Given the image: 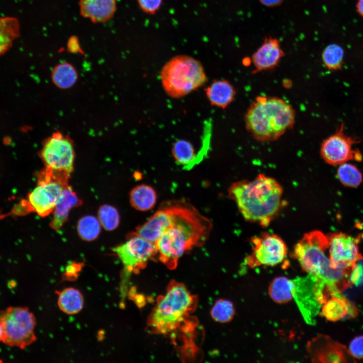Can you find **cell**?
I'll list each match as a JSON object with an SVG mask.
<instances>
[{
  "instance_id": "1",
  "label": "cell",
  "mask_w": 363,
  "mask_h": 363,
  "mask_svg": "<svg viewBox=\"0 0 363 363\" xmlns=\"http://www.w3.org/2000/svg\"><path fill=\"white\" fill-rule=\"evenodd\" d=\"M160 206L166 212L168 224L155 244L159 260L169 269H174L186 252L205 244L213 224L186 200H169Z\"/></svg>"
},
{
  "instance_id": "2",
  "label": "cell",
  "mask_w": 363,
  "mask_h": 363,
  "mask_svg": "<svg viewBox=\"0 0 363 363\" xmlns=\"http://www.w3.org/2000/svg\"><path fill=\"white\" fill-rule=\"evenodd\" d=\"M228 195L246 220L262 227L270 224L283 205L281 186L263 174L253 180L233 183L228 189Z\"/></svg>"
},
{
  "instance_id": "3",
  "label": "cell",
  "mask_w": 363,
  "mask_h": 363,
  "mask_svg": "<svg viewBox=\"0 0 363 363\" xmlns=\"http://www.w3.org/2000/svg\"><path fill=\"white\" fill-rule=\"evenodd\" d=\"M328 239L319 230L305 233L295 244L294 258L304 270L322 281L332 292H341L352 284L351 271L333 268L327 255Z\"/></svg>"
},
{
  "instance_id": "4",
  "label": "cell",
  "mask_w": 363,
  "mask_h": 363,
  "mask_svg": "<svg viewBox=\"0 0 363 363\" xmlns=\"http://www.w3.org/2000/svg\"><path fill=\"white\" fill-rule=\"evenodd\" d=\"M293 107L276 97L258 96L251 103L245 116L247 130L261 142L275 141L295 122Z\"/></svg>"
},
{
  "instance_id": "5",
  "label": "cell",
  "mask_w": 363,
  "mask_h": 363,
  "mask_svg": "<svg viewBox=\"0 0 363 363\" xmlns=\"http://www.w3.org/2000/svg\"><path fill=\"white\" fill-rule=\"evenodd\" d=\"M196 298L182 283L173 282L160 296L148 325L154 333L167 334L177 329L196 306Z\"/></svg>"
},
{
  "instance_id": "6",
  "label": "cell",
  "mask_w": 363,
  "mask_h": 363,
  "mask_svg": "<svg viewBox=\"0 0 363 363\" xmlns=\"http://www.w3.org/2000/svg\"><path fill=\"white\" fill-rule=\"evenodd\" d=\"M161 81L166 93L171 97H183L203 85L207 78L201 64L193 57L178 55L162 68Z\"/></svg>"
},
{
  "instance_id": "7",
  "label": "cell",
  "mask_w": 363,
  "mask_h": 363,
  "mask_svg": "<svg viewBox=\"0 0 363 363\" xmlns=\"http://www.w3.org/2000/svg\"><path fill=\"white\" fill-rule=\"evenodd\" d=\"M36 324L34 315L27 307H10L1 311L2 341L10 346L24 349L36 340Z\"/></svg>"
},
{
  "instance_id": "8",
  "label": "cell",
  "mask_w": 363,
  "mask_h": 363,
  "mask_svg": "<svg viewBox=\"0 0 363 363\" xmlns=\"http://www.w3.org/2000/svg\"><path fill=\"white\" fill-rule=\"evenodd\" d=\"M46 168L52 176L68 183L74 169L75 152L72 142L59 133H55L44 142L40 153Z\"/></svg>"
},
{
  "instance_id": "9",
  "label": "cell",
  "mask_w": 363,
  "mask_h": 363,
  "mask_svg": "<svg viewBox=\"0 0 363 363\" xmlns=\"http://www.w3.org/2000/svg\"><path fill=\"white\" fill-rule=\"evenodd\" d=\"M304 277L293 280V298L306 321L314 322V318L318 314L322 305L331 294L327 286L316 277L309 274Z\"/></svg>"
},
{
  "instance_id": "10",
  "label": "cell",
  "mask_w": 363,
  "mask_h": 363,
  "mask_svg": "<svg viewBox=\"0 0 363 363\" xmlns=\"http://www.w3.org/2000/svg\"><path fill=\"white\" fill-rule=\"evenodd\" d=\"M251 242L252 250L246 259V264L251 268L275 266L282 262L286 257V245L277 234L264 233L252 237Z\"/></svg>"
},
{
  "instance_id": "11",
  "label": "cell",
  "mask_w": 363,
  "mask_h": 363,
  "mask_svg": "<svg viewBox=\"0 0 363 363\" xmlns=\"http://www.w3.org/2000/svg\"><path fill=\"white\" fill-rule=\"evenodd\" d=\"M68 184L54 178L44 170L42 171L37 187L29 194L26 201L29 212H35L42 217L49 215Z\"/></svg>"
},
{
  "instance_id": "12",
  "label": "cell",
  "mask_w": 363,
  "mask_h": 363,
  "mask_svg": "<svg viewBox=\"0 0 363 363\" xmlns=\"http://www.w3.org/2000/svg\"><path fill=\"white\" fill-rule=\"evenodd\" d=\"M327 236L328 255L333 268L351 271L363 259L358 246L359 237L342 232L331 233Z\"/></svg>"
},
{
  "instance_id": "13",
  "label": "cell",
  "mask_w": 363,
  "mask_h": 363,
  "mask_svg": "<svg viewBox=\"0 0 363 363\" xmlns=\"http://www.w3.org/2000/svg\"><path fill=\"white\" fill-rule=\"evenodd\" d=\"M112 251L120 260L125 269L129 272L145 268L147 263L158 254L155 243L147 240L136 232L131 234L125 243L114 248Z\"/></svg>"
},
{
  "instance_id": "14",
  "label": "cell",
  "mask_w": 363,
  "mask_h": 363,
  "mask_svg": "<svg viewBox=\"0 0 363 363\" xmlns=\"http://www.w3.org/2000/svg\"><path fill=\"white\" fill-rule=\"evenodd\" d=\"M359 142V139L345 134L342 124L334 134L323 141L320 153L324 161L330 165H340L352 160L361 161L360 152L353 148V145Z\"/></svg>"
},
{
  "instance_id": "15",
  "label": "cell",
  "mask_w": 363,
  "mask_h": 363,
  "mask_svg": "<svg viewBox=\"0 0 363 363\" xmlns=\"http://www.w3.org/2000/svg\"><path fill=\"white\" fill-rule=\"evenodd\" d=\"M307 351L315 362H345L351 357L345 346L324 335L309 341Z\"/></svg>"
},
{
  "instance_id": "16",
  "label": "cell",
  "mask_w": 363,
  "mask_h": 363,
  "mask_svg": "<svg viewBox=\"0 0 363 363\" xmlns=\"http://www.w3.org/2000/svg\"><path fill=\"white\" fill-rule=\"evenodd\" d=\"M284 55L280 40L270 36L266 37L252 55L251 60L255 68L254 72L275 68Z\"/></svg>"
},
{
  "instance_id": "17",
  "label": "cell",
  "mask_w": 363,
  "mask_h": 363,
  "mask_svg": "<svg viewBox=\"0 0 363 363\" xmlns=\"http://www.w3.org/2000/svg\"><path fill=\"white\" fill-rule=\"evenodd\" d=\"M82 16L94 23H104L114 16L116 9V0H79Z\"/></svg>"
},
{
  "instance_id": "18",
  "label": "cell",
  "mask_w": 363,
  "mask_h": 363,
  "mask_svg": "<svg viewBox=\"0 0 363 363\" xmlns=\"http://www.w3.org/2000/svg\"><path fill=\"white\" fill-rule=\"evenodd\" d=\"M82 203V201L72 187L69 184L65 186L53 211L50 227L55 230L61 228L68 220L70 210L73 208L81 205Z\"/></svg>"
},
{
  "instance_id": "19",
  "label": "cell",
  "mask_w": 363,
  "mask_h": 363,
  "mask_svg": "<svg viewBox=\"0 0 363 363\" xmlns=\"http://www.w3.org/2000/svg\"><path fill=\"white\" fill-rule=\"evenodd\" d=\"M323 316L330 321H337L347 317H354L357 314L356 307L340 292L332 293L321 307Z\"/></svg>"
},
{
  "instance_id": "20",
  "label": "cell",
  "mask_w": 363,
  "mask_h": 363,
  "mask_svg": "<svg viewBox=\"0 0 363 363\" xmlns=\"http://www.w3.org/2000/svg\"><path fill=\"white\" fill-rule=\"evenodd\" d=\"M206 93L212 105L225 108L233 101L235 91L228 81L220 80L212 83L207 88Z\"/></svg>"
},
{
  "instance_id": "21",
  "label": "cell",
  "mask_w": 363,
  "mask_h": 363,
  "mask_svg": "<svg viewBox=\"0 0 363 363\" xmlns=\"http://www.w3.org/2000/svg\"><path fill=\"white\" fill-rule=\"evenodd\" d=\"M57 306L61 311L68 315H75L80 312L84 305V298L81 291L69 287L60 291H56Z\"/></svg>"
},
{
  "instance_id": "22",
  "label": "cell",
  "mask_w": 363,
  "mask_h": 363,
  "mask_svg": "<svg viewBox=\"0 0 363 363\" xmlns=\"http://www.w3.org/2000/svg\"><path fill=\"white\" fill-rule=\"evenodd\" d=\"M157 199V194L154 188L146 184L135 187L130 193L131 205L140 211L151 210L155 206Z\"/></svg>"
},
{
  "instance_id": "23",
  "label": "cell",
  "mask_w": 363,
  "mask_h": 363,
  "mask_svg": "<svg viewBox=\"0 0 363 363\" xmlns=\"http://www.w3.org/2000/svg\"><path fill=\"white\" fill-rule=\"evenodd\" d=\"M20 32V23L16 18L0 17V57L11 48Z\"/></svg>"
},
{
  "instance_id": "24",
  "label": "cell",
  "mask_w": 363,
  "mask_h": 363,
  "mask_svg": "<svg viewBox=\"0 0 363 363\" xmlns=\"http://www.w3.org/2000/svg\"><path fill=\"white\" fill-rule=\"evenodd\" d=\"M172 154L177 164L185 170H190L197 165V154L189 141L180 140L175 142L172 148Z\"/></svg>"
},
{
  "instance_id": "25",
  "label": "cell",
  "mask_w": 363,
  "mask_h": 363,
  "mask_svg": "<svg viewBox=\"0 0 363 363\" xmlns=\"http://www.w3.org/2000/svg\"><path fill=\"white\" fill-rule=\"evenodd\" d=\"M293 280L284 276L278 277L271 282L269 287V294L275 302L286 303L293 298Z\"/></svg>"
},
{
  "instance_id": "26",
  "label": "cell",
  "mask_w": 363,
  "mask_h": 363,
  "mask_svg": "<svg viewBox=\"0 0 363 363\" xmlns=\"http://www.w3.org/2000/svg\"><path fill=\"white\" fill-rule=\"evenodd\" d=\"M52 78L53 83L57 87L66 89L74 84L77 78V73L72 65L64 63L57 65L53 69Z\"/></svg>"
},
{
  "instance_id": "27",
  "label": "cell",
  "mask_w": 363,
  "mask_h": 363,
  "mask_svg": "<svg viewBox=\"0 0 363 363\" xmlns=\"http://www.w3.org/2000/svg\"><path fill=\"white\" fill-rule=\"evenodd\" d=\"M101 226L98 218L92 215H86L79 220L77 229L82 239L90 241L98 237L100 232Z\"/></svg>"
},
{
  "instance_id": "28",
  "label": "cell",
  "mask_w": 363,
  "mask_h": 363,
  "mask_svg": "<svg viewBox=\"0 0 363 363\" xmlns=\"http://www.w3.org/2000/svg\"><path fill=\"white\" fill-rule=\"evenodd\" d=\"M343 57V49L335 43L328 45L322 53V60L324 65L327 69L332 71L341 69Z\"/></svg>"
},
{
  "instance_id": "29",
  "label": "cell",
  "mask_w": 363,
  "mask_h": 363,
  "mask_svg": "<svg viewBox=\"0 0 363 363\" xmlns=\"http://www.w3.org/2000/svg\"><path fill=\"white\" fill-rule=\"evenodd\" d=\"M339 165L337 176L342 185L351 188L360 185L362 182V175L355 166L346 162Z\"/></svg>"
},
{
  "instance_id": "30",
  "label": "cell",
  "mask_w": 363,
  "mask_h": 363,
  "mask_svg": "<svg viewBox=\"0 0 363 363\" xmlns=\"http://www.w3.org/2000/svg\"><path fill=\"white\" fill-rule=\"evenodd\" d=\"M235 310L233 304L230 301L220 299L217 300L211 310V316L216 322L227 323L233 318Z\"/></svg>"
},
{
  "instance_id": "31",
  "label": "cell",
  "mask_w": 363,
  "mask_h": 363,
  "mask_svg": "<svg viewBox=\"0 0 363 363\" xmlns=\"http://www.w3.org/2000/svg\"><path fill=\"white\" fill-rule=\"evenodd\" d=\"M98 219L101 225L106 230H114L119 223V215L117 210L109 205L100 206L98 210Z\"/></svg>"
},
{
  "instance_id": "32",
  "label": "cell",
  "mask_w": 363,
  "mask_h": 363,
  "mask_svg": "<svg viewBox=\"0 0 363 363\" xmlns=\"http://www.w3.org/2000/svg\"><path fill=\"white\" fill-rule=\"evenodd\" d=\"M348 351L352 358H363V335L357 336L351 341Z\"/></svg>"
},
{
  "instance_id": "33",
  "label": "cell",
  "mask_w": 363,
  "mask_h": 363,
  "mask_svg": "<svg viewBox=\"0 0 363 363\" xmlns=\"http://www.w3.org/2000/svg\"><path fill=\"white\" fill-rule=\"evenodd\" d=\"M162 0H138L141 9L146 13L153 14L160 8Z\"/></svg>"
},
{
  "instance_id": "34",
  "label": "cell",
  "mask_w": 363,
  "mask_h": 363,
  "mask_svg": "<svg viewBox=\"0 0 363 363\" xmlns=\"http://www.w3.org/2000/svg\"><path fill=\"white\" fill-rule=\"evenodd\" d=\"M68 48L73 52H81L77 37H73L68 42Z\"/></svg>"
},
{
  "instance_id": "35",
  "label": "cell",
  "mask_w": 363,
  "mask_h": 363,
  "mask_svg": "<svg viewBox=\"0 0 363 363\" xmlns=\"http://www.w3.org/2000/svg\"><path fill=\"white\" fill-rule=\"evenodd\" d=\"M263 6L268 8H274L279 6L284 0H259Z\"/></svg>"
},
{
  "instance_id": "36",
  "label": "cell",
  "mask_w": 363,
  "mask_h": 363,
  "mask_svg": "<svg viewBox=\"0 0 363 363\" xmlns=\"http://www.w3.org/2000/svg\"><path fill=\"white\" fill-rule=\"evenodd\" d=\"M356 8L359 15L363 17V0H357Z\"/></svg>"
},
{
  "instance_id": "37",
  "label": "cell",
  "mask_w": 363,
  "mask_h": 363,
  "mask_svg": "<svg viewBox=\"0 0 363 363\" xmlns=\"http://www.w3.org/2000/svg\"><path fill=\"white\" fill-rule=\"evenodd\" d=\"M2 334H3L2 328L1 325H0V341H2Z\"/></svg>"
}]
</instances>
